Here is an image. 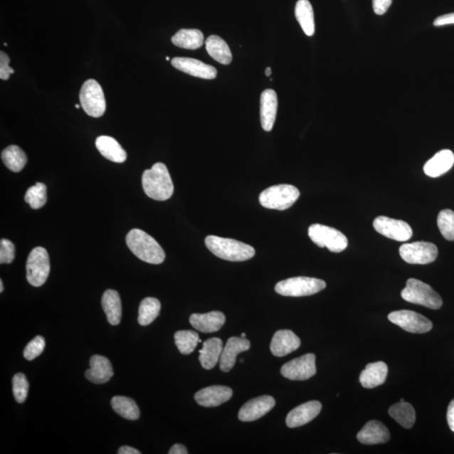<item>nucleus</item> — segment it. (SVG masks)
<instances>
[{
  "mask_svg": "<svg viewBox=\"0 0 454 454\" xmlns=\"http://www.w3.org/2000/svg\"><path fill=\"white\" fill-rule=\"evenodd\" d=\"M142 188L152 200L164 201L172 197L174 187L166 165L157 163L142 174Z\"/></svg>",
  "mask_w": 454,
  "mask_h": 454,
  "instance_id": "1",
  "label": "nucleus"
},
{
  "mask_svg": "<svg viewBox=\"0 0 454 454\" xmlns=\"http://www.w3.org/2000/svg\"><path fill=\"white\" fill-rule=\"evenodd\" d=\"M127 245L135 256L142 261L160 264L165 260L164 249L150 235L141 229H132L127 236Z\"/></svg>",
  "mask_w": 454,
  "mask_h": 454,
  "instance_id": "2",
  "label": "nucleus"
},
{
  "mask_svg": "<svg viewBox=\"0 0 454 454\" xmlns=\"http://www.w3.org/2000/svg\"><path fill=\"white\" fill-rule=\"evenodd\" d=\"M205 243L213 254L226 261L243 262L255 256V249L252 246L234 239L208 236Z\"/></svg>",
  "mask_w": 454,
  "mask_h": 454,
  "instance_id": "3",
  "label": "nucleus"
},
{
  "mask_svg": "<svg viewBox=\"0 0 454 454\" xmlns=\"http://www.w3.org/2000/svg\"><path fill=\"white\" fill-rule=\"evenodd\" d=\"M300 194L299 189L293 185H275L260 194L259 202L267 209L285 211L294 205Z\"/></svg>",
  "mask_w": 454,
  "mask_h": 454,
  "instance_id": "4",
  "label": "nucleus"
},
{
  "mask_svg": "<svg viewBox=\"0 0 454 454\" xmlns=\"http://www.w3.org/2000/svg\"><path fill=\"white\" fill-rule=\"evenodd\" d=\"M403 300L412 304L438 310L442 307L443 300L432 287L416 279L407 280L406 288L401 291Z\"/></svg>",
  "mask_w": 454,
  "mask_h": 454,
  "instance_id": "5",
  "label": "nucleus"
},
{
  "mask_svg": "<svg viewBox=\"0 0 454 454\" xmlns=\"http://www.w3.org/2000/svg\"><path fill=\"white\" fill-rule=\"evenodd\" d=\"M325 281L316 278L295 277L278 283L276 293L290 297H301L319 293L326 288Z\"/></svg>",
  "mask_w": 454,
  "mask_h": 454,
  "instance_id": "6",
  "label": "nucleus"
},
{
  "mask_svg": "<svg viewBox=\"0 0 454 454\" xmlns=\"http://www.w3.org/2000/svg\"><path fill=\"white\" fill-rule=\"evenodd\" d=\"M308 234L312 242L320 248H327L332 253L344 251L349 245L347 236L332 227L314 224L309 227Z\"/></svg>",
  "mask_w": 454,
  "mask_h": 454,
  "instance_id": "7",
  "label": "nucleus"
},
{
  "mask_svg": "<svg viewBox=\"0 0 454 454\" xmlns=\"http://www.w3.org/2000/svg\"><path fill=\"white\" fill-rule=\"evenodd\" d=\"M80 100L81 106L87 115L91 117L99 118L105 112L106 101L103 90L95 80H87L83 83Z\"/></svg>",
  "mask_w": 454,
  "mask_h": 454,
  "instance_id": "8",
  "label": "nucleus"
},
{
  "mask_svg": "<svg viewBox=\"0 0 454 454\" xmlns=\"http://www.w3.org/2000/svg\"><path fill=\"white\" fill-rule=\"evenodd\" d=\"M51 270L50 258L44 248H35L26 262V279L34 287L43 285L48 280Z\"/></svg>",
  "mask_w": 454,
  "mask_h": 454,
  "instance_id": "9",
  "label": "nucleus"
},
{
  "mask_svg": "<svg viewBox=\"0 0 454 454\" xmlns=\"http://www.w3.org/2000/svg\"><path fill=\"white\" fill-rule=\"evenodd\" d=\"M388 319L403 330L411 333L423 334L430 332L433 328V323L429 319L412 310H401L393 312L389 314Z\"/></svg>",
  "mask_w": 454,
  "mask_h": 454,
  "instance_id": "10",
  "label": "nucleus"
},
{
  "mask_svg": "<svg viewBox=\"0 0 454 454\" xmlns=\"http://www.w3.org/2000/svg\"><path fill=\"white\" fill-rule=\"evenodd\" d=\"M399 253L401 258L410 264H428L436 260L437 246L432 243L416 242L403 244Z\"/></svg>",
  "mask_w": 454,
  "mask_h": 454,
  "instance_id": "11",
  "label": "nucleus"
},
{
  "mask_svg": "<svg viewBox=\"0 0 454 454\" xmlns=\"http://www.w3.org/2000/svg\"><path fill=\"white\" fill-rule=\"evenodd\" d=\"M281 374L290 381H307L317 374L316 356L307 354L282 366Z\"/></svg>",
  "mask_w": 454,
  "mask_h": 454,
  "instance_id": "12",
  "label": "nucleus"
},
{
  "mask_svg": "<svg viewBox=\"0 0 454 454\" xmlns=\"http://www.w3.org/2000/svg\"><path fill=\"white\" fill-rule=\"evenodd\" d=\"M373 225L377 233L397 242H406L413 234L411 227L406 221L392 219L387 216L377 217Z\"/></svg>",
  "mask_w": 454,
  "mask_h": 454,
  "instance_id": "13",
  "label": "nucleus"
},
{
  "mask_svg": "<svg viewBox=\"0 0 454 454\" xmlns=\"http://www.w3.org/2000/svg\"><path fill=\"white\" fill-rule=\"evenodd\" d=\"M275 406V400L270 396H263L248 401L240 409L238 418L240 421L249 423L263 418Z\"/></svg>",
  "mask_w": 454,
  "mask_h": 454,
  "instance_id": "14",
  "label": "nucleus"
},
{
  "mask_svg": "<svg viewBox=\"0 0 454 454\" xmlns=\"http://www.w3.org/2000/svg\"><path fill=\"white\" fill-rule=\"evenodd\" d=\"M172 65L178 70L189 74V75L203 78V80H214L217 75L216 69L200 61L189 58H174Z\"/></svg>",
  "mask_w": 454,
  "mask_h": 454,
  "instance_id": "15",
  "label": "nucleus"
},
{
  "mask_svg": "<svg viewBox=\"0 0 454 454\" xmlns=\"http://www.w3.org/2000/svg\"><path fill=\"white\" fill-rule=\"evenodd\" d=\"M322 408L321 403L317 401L304 403L290 412L286 418V424L290 428L301 427L316 418Z\"/></svg>",
  "mask_w": 454,
  "mask_h": 454,
  "instance_id": "16",
  "label": "nucleus"
},
{
  "mask_svg": "<svg viewBox=\"0 0 454 454\" xmlns=\"http://www.w3.org/2000/svg\"><path fill=\"white\" fill-rule=\"evenodd\" d=\"M251 344L242 337H233L227 341L220 359V369L223 372H229L234 367L236 356L248 351Z\"/></svg>",
  "mask_w": 454,
  "mask_h": 454,
  "instance_id": "17",
  "label": "nucleus"
},
{
  "mask_svg": "<svg viewBox=\"0 0 454 454\" xmlns=\"http://www.w3.org/2000/svg\"><path fill=\"white\" fill-rule=\"evenodd\" d=\"M233 395L231 388L222 386H213L199 391L194 399L199 405L205 407H216L228 401Z\"/></svg>",
  "mask_w": 454,
  "mask_h": 454,
  "instance_id": "18",
  "label": "nucleus"
},
{
  "mask_svg": "<svg viewBox=\"0 0 454 454\" xmlns=\"http://www.w3.org/2000/svg\"><path fill=\"white\" fill-rule=\"evenodd\" d=\"M300 344V338L293 332L280 330L272 338L271 353L276 357H284L297 350Z\"/></svg>",
  "mask_w": 454,
  "mask_h": 454,
  "instance_id": "19",
  "label": "nucleus"
},
{
  "mask_svg": "<svg viewBox=\"0 0 454 454\" xmlns=\"http://www.w3.org/2000/svg\"><path fill=\"white\" fill-rule=\"evenodd\" d=\"M357 438L363 444L374 445V444L386 443L390 440V431L381 421H370L357 435Z\"/></svg>",
  "mask_w": 454,
  "mask_h": 454,
  "instance_id": "20",
  "label": "nucleus"
},
{
  "mask_svg": "<svg viewBox=\"0 0 454 454\" xmlns=\"http://www.w3.org/2000/svg\"><path fill=\"white\" fill-rule=\"evenodd\" d=\"M90 369H87L85 376L94 384H105L113 377L112 364L105 357L94 355L90 361Z\"/></svg>",
  "mask_w": 454,
  "mask_h": 454,
  "instance_id": "21",
  "label": "nucleus"
},
{
  "mask_svg": "<svg viewBox=\"0 0 454 454\" xmlns=\"http://www.w3.org/2000/svg\"><path fill=\"white\" fill-rule=\"evenodd\" d=\"M278 110L276 92L266 90L262 93L260 100V117L262 127L265 132H270L275 126Z\"/></svg>",
  "mask_w": 454,
  "mask_h": 454,
  "instance_id": "22",
  "label": "nucleus"
},
{
  "mask_svg": "<svg viewBox=\"0 0 454 454\" xmlns=\"http://www.w3.org/2000/svg\"><path fill=\"white\" fill-rule=\"evenodd\" d=\"M191 326L204 333L219 331L226 322L225 315L221 312H211L206 314H193L189 318Z\"/></svg>",
  "mask_w": 454,
  "mask_h": 454,
  "instance_id": "23",
  "label": "nucleus"
},
{
  "mask_svg": "<svg viewBox=\"0 0 454 454\" xmlns=\"http://www.w3.org/2000/svg\"><path fill=\"white\" fill-rule=\"evenodd\" d=\"M454 164V154L450 150H442L435 154L424 166L426 175L438 178L448 172Z\"/></svg>",
  "mask_w": 454,
  "mask_h": 454,
  "instance_id": "24",
  "label": "nucleus"
},
{
  "mask_svg": "<svg viewBox=\"0 0 454 454\" xmlns=\"http://www.w3.org/2000/svg\"><path fill=\"white\" fill-rule=\"evenodd\" d=\"M95 145L101 155L114 163L122 164L127 160V152L115 138L100 136L96 139Z\"/></svg>",
  "mask_w": 454,
  "mask_h": 454,
  "instance_id": "25",
  "label": "nucleus"
},
{
  "mask_svg": "<svg viewBox=\"0 0 454 454\" xmlns=\"http://www.w3.org/2000/svg\"><path fill=\"white\" fill-rule=\"evenodd\" d=\"M388 366L384 362L369 364L360 374L359 381L366 389H374L386 381Z\"/></svg>",
  "mask_w": 454,
  "mask_h": 454,
  "instance_id": "26",
  "label": "nucleus"
},
{
  "mask_svg": "<svg viewBox=\"0 0 454 454\" xmlns=\"http://www.w3.org/2000/svg\"><path fill=\"white\" fill-rule=\"evenodd\" d=\"M223 350V342L220 338L213 337L203 344L199 360L205 369L210 370L218 364Z\"/></svg>",
  "mask_w": 454,
  "mask_h": 454,
  "instance_id": "27",
  "label": "nucleus"
},
{
  "mask_svg": "<svg viewBox=\"0 0 454 454\" xmlns=\"http://www.w3.org/2000/svg\"><path fill=\"white\" fill-rule=\"evenodd\" d=\"M102 307L109 323L113 326L119 325L122 320V307L118 292L114 290H106L102 297Z\"/></svg>",
  "mask_w": 454,
  "mask_h": 454,
  "instance_id": "28",
  "label": "nucleus"
},
{
  "mask_svg": "<svg viewBox=\"0 0 454 454\" xmlns=\"http://www.w3.org/2000/svg\"><path fill=\"white\" fill-rule=\"evenodd\" d=\"M206 48L208 54L216 62L228 65L233 61V54H231L229 46L220 36H211L208 37Z\"/></svg>",
  "mask_w": 454,
  "mask_h": 454,
  "instance_id": "29",
  "label": "nucleus"
},
{
  "mask_svg": "<svg viewBox=\"0 0 454 454\" xmlns=\"http://www.w3.org/2000/svg\"><path fill=\"white\" fill-rule=\"evenodd\" d=\"M172 43L180 48L196 50L204 44V35L200 30L182 29L172 37Z\"/></svg>",
  "mask_w": 454,
  "mask_h": 454,
  "instance_id": "30",
  "label": "nucleus"
},
{
  "mask_svg": "<svg viewBox=\"0 0 454 454\" xmlns=\"http://www.w3.org/2000/svg\"><path fill=\"white\" fill-rule=\"evenodd\" d=\"M389 414L404 428L410 429L415 424L416 411L414 407L405 401L391 406L389 409Z\"/></svg>",
  "mask_w": 454,
  "mask_h": 454,
  "instance_id": "31",
  "label": "nucleus"
},
{
  "mask_svg": "<svg viewBox=\"0 0 454 454\" xmlns=\"http://www.w3.org/2000/svg\"><path fill=\"white\" fill-rule=\"evenodd\" d=\"M295 17L305 34L312 36L315 33V19L313 8L309 0H299L296 4Z\"/></svg>",
  "mask_w": 454,
  "mask_h": 454,
  "instance_id": "32",
  "label": "nucleus"
},
{
  "mask_svg": "<svg viewBox=\"0 0 454 454\" xmlns=\"http://www.w3.org/2000/svg\"><path fill=\"white\" fill-rule=\"evenodd\" d=\"M1 157L4 165L15 173L21 172L27 163V157L24 151L16 145L6 147L2 152Z\"/></svg>",
  "mask_w": 454,
  "mask_h": 454,
  "instance_id": "33",
  "label": "nucleus"
},
{
  "mask_svg": "<svg viewBox=\"0 0 454 454\" xmlns=\"http://www.w3.org/2000/svg\"><path fill=\"white\" fill-rule=\"evenodd\" d=\"M111 406L122 418L136 421L140 418V410L135 401L126 396H115L111 400Z\"/></svg>",
  "mask_w": 454,
  "mask_h": 454,
  "instance_id": "34",
  "label": "nucleus"
},
{
  "mask_svg": "<svg viewBox=\"0 0 454 454\" xmlns=\"http://www.w3.org/2000/svg\"><path fill=\"white\" fill-rule=\"evenodd\" d=\"M161 303L159 300L152 297L145 298L139 307V324L141 326L150 325L159 317Z\"/></svg>",
  "mask_w": 454,
  "mask_h": 454,
  "instance_id": "35",
  "label": "nucleus"
},
{
  "mask_svg": "<svg viewBox=\"0 0 454 454\" xmlns=\"http://www.w3.org/2000/svg\"><path fill=\"white\" fill-rule=\"evenodd\" d=\"M175 344L177 346L180 353L189 355L193 353L199 342L198 333L194 331L184 330L179 331L174 334Z\"/></svg>",
  "mask_w": 454,
  "mask_h": 454,
  "instance_id": "36",
  "label": "nucleus"
},
{
  "mask_svg": "<svg viewBox=\"0 0 454 454\" xmlns=\"http://www.w3.org/2000/svg\"><path fill=\"white\" fill-rule=\"evenodd\" d=\"M25 201L34 210L41 209L48 201L46 186L43 183H36L34 186L28 189L25 196Z\"/></svg>",
  "mask_w": 454,
  "mask_h": 454,
  "instance_id": "37",
  "label": "nucleus"
},
{
  "mask_svg": "<svg viewBox=\"0 0 454 454\" xmlns=\"http://www.w3.org/2000/svg\"><path fill=\"white\" fill-rule=\"evenodd\" d=\"M440 233L448 241H454V212L452 210L440 211L438 216Z\"/></svg>",
  "mask_w": 454,
  "mask_h": 454,
  "instance_id": "38",
  "label": "nucleus"
},
{
  "mask_svg": "<svg viewBox=\"0 0 454 454\" xmlns=\"http://www.w3.org/2000/svg\"><path fill=\"white\" fill-rule=\"evenodd\" d=\"M13 394L18 403L25 402L29 391V382L25 374H16L12 379Z\"/></svg>",
  "mask_w": 454,
  "mask_h": 454,
  "instance_id": "39",
  "label": "nucleus"
},
{
  "mask_svg": "<svg viewBox=\"0 0 454 454\" xmlns=\"http://www.w3.org/2000/svg\"><path fill=\"white\" fill-rule=\"evenodd\" d=\"M46 342L43 337L37 336L25 347L24 357L27 360H33L43 353Z\"/></svg>",
  "mask_w": 454,
  "mask_h": 454,
  "instance_id": "40",
  "label": "nucleus"
},
{
  "mask_svg": "<svg viewBox=\"0 0 454 454\" xmlns=\"http://www.w3.org/2000/svg\"><path fill=\"white\" fill-rule=\"evenodd\" d=\"M15 257V245L11 241L2 239L0 242V263H11Z\"/></svg>",
  "mask_w": 454,
  "mask_h": 454,
  "instance_id": "41",
  "label": "nucleus"
},
{
  "mask_svg": "<svg viewBox=\"0 0 454 454\" xmlns=\"http://www.w3.org/2000/svg\"><path fill=\"white\" fill-rule=\"evenodd\" d=\"M9 63L11 59L9 56L4 52L0 53V78L2 80H8L11 74L15 73V70L9 67Z\"/></svg>",
  "mask_w": 454,
  "mask_h": 454,
  "instance_id": "42",
  "label": "nucleus"
},
{
  "mask_svg": "<svg viewBox=\"0 0 454 454\" xmlns=\"http://www.w3.org/2000/svg\"><path fill=\"white\" fill-rule=\"evenodd\" d=\"M393 0H373L374 11L378 16H383L391 7Z\"/></svg>",
  "mask_w": 454,
  "mask_h": 454,
  "instance_id": "43",
  "label": "nucleus"
},
{
  "mask_svg": "<svg viewBox=\"0 0 454 454\" xmlns=\"http://www.w3.org/2000/svg\"><path fill=\"white\" fill-rule=\"evenodd\" d=\"M453 24H454V13L439 16L433 22V25L435 26H443Z\"/></svg>",
  "mask_w": 454,
  "mask_h": 454,
  "instance_id": "44",
  "label": "nucleus"
},
{
  "mask_svg": "<svg viewBox=\"0 0 454 454\" xmlns=\"http://www.w3.org/2000/svg\"><path fill=\"white\" fill-rule=\"evenodd\" d=\"M447 420L449 426V428L454 433V399L450 402L448 406L447 412Z\"/></svg>",
  "mask_w": 454,
  "mask_h": 454,
  "instance_id": "45",
  "label": "nucleus"
},
{
  "mask_svg": "<svg viewBox=\"0 0 454 454\" xmlns=\"http://www.w3.org/2000/svg\"><path fill=\"white\" fill-rule=\"evenodd\" d=\"M169 454H188L187 448L182 444H175L170 448Z\"/></svg>",
  "mask_w": 454,
  "mask_h": 454,
  "instance_id": "46",
  "label": "nucleus"
},
{
  "mask_svg": "<svg viewBox=\"0 0 454 454\" xmlns=\"http://www.w3.org/2000/svg\"><path fill=\"white\" fill-rule=\"evenodd\" d=\"M119 454H141L140 451H138L137 449L133 448L129 446H123L120 448L118 450Z\"/></svg>",
  "mask_w": 454,
  "mask_h": 454,
  "instance_id": "47",
  "label": "nucleus"
},
{
  "mask_svg": "<svg viewBox=\"0 0 454 454\" xmlns=\"http://www.w3.org/2000/svg\"><path fill=\"white\" fill-rule=\"evenodd\" d=\"M272 70L270 68H267L265 70L266 76L270 77L271 75Z\"/></svg>",
  "mask_w": 454,
  "mask_h": 454,
  "instance_id": "48",
  "label": "nucleus"
},
{
  "mask_svg": "<svg viewBox=\"0 0 454 454\" xmlns=\"http://www.w3.org/2000/svg\"><path fill=\"white\" fill-rule=\"evenodd\" d=\"M3 291H4V284H3V280H0V292H1L2 293Z\"/></svg>",
  "mask_w": 454,
  "mask_h": 454,
  "instance_id": "49",
  "label": "nucleus"
},
{
  "mask_svg": "<svg viewBox=\"0 0 454 454\" xmlns=\"http://www.w3.org/2000/svg\"><path fill=\"white\" fill-rule=\"evenodd\" d=\"M75 107H76L77 109H80V105H75Z\"/></svg>",
  "mask_w": 454,
  "mask_h": 454,
  "instance_id": "50",
  "label": "nucleus"
},
{
  "mask_svg": "<svg viewBox=\"0 0 454 454\" xmlns=\"http://www.w3.org/2000/svg\"><path fill=\"white\" fill-rule=\"evenodd\" d=\"M241 337H242L245 338V337H246V334H245V333H242V336H241Z\"/></svg>",
  "mask_w": 454,
  "mask_h": 454,
  "instance_id": "51",
  "label": "nucleus"
},
{
  "mask_svg": "<svg viewBox=\"0 0 454 454\" xmlns=\"http://www.w3.org/2000/svg\"><path fill=\"white\" fill-rule=\"evenodd\" d=\"M166 60H167V61H169V60H170L169 57H167Z\"/></svg>",
  "mask_w": 454,
  "mask_h": 454,
  "instance_id": "52",
  "label": "nucleus"
}]
</instances>
